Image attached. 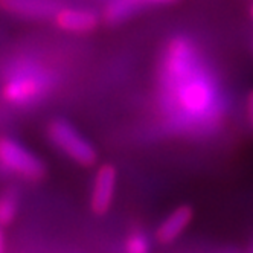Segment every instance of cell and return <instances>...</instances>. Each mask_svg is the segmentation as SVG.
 Instances as JSON below:
<instances>
[{"mask_svg": "<svg viewBox=\"0 0 253 253\" xmlns=\"http://www.w3.org/2000/svg\"><path fill=\"white\" fill-rule=\"evenodd\" d=\"M49 139L67 157L75 160L81 167H93L96 164V151L90 143L63 119L52 121L47 128Z\"/></svg>", "mask_w": 253, "mask_h": 253, "instance_id": "obj_1", "label": "cell"}, {"mask_svg": "<svg viewBox=\"0 0 253 253\" xmlns=\"http://www.w3.org/2000/svg\"><path fill=\"white\" fill-rule=\"evenodd\" d=\"M0 160L5 168L28 180H40L46 174V167L37 156L6 136L0 140Z\"/></svg>", "mask_w": 253, "mask_h": 253, "instance_id": "obj_2", "label": "cell"}, {"mask_svg": "<svg viewBox=\"0 0 253 253\" xmlns=\"http://www.w3.org/2000/svg\"><path fill=\"white\" fill-rule=\"evenodd\" d=\"M116 168L110 164H104L98 169L93 182L92 198H90V208L95 215H104L110 211L116 189Z\"/></svg>", "mask_w": 253, "mask_h": 253, "instance_id": "obj_3", "label": "cell"}, {"mask_svg": "<svg viewBox=\"0 0 253 253\" xmlns=\"http://www.w3.org/2000/svg\"><path fill=\"white\" fill-rule=\"evenodd\" d=\"M0 3L5 11L29 19H44L60 11L55 0H0Z\"/></svg>", "mask_w": 253, "mask_h": 253, "instance_id": "obj_4", "label": "cell"}, {"mask_svg": "<svg viewBox=\"0 0 253 253\" xmlns=\"http://www.w3.org/2000/svg\"><path fill=\"white\" fill-rule=\"evenodd\" d=\"M192 216H194V211L188 205L178 206L177 209H174L167 216V220H164V223L159 226V229L156 232L157 241L162 244L172 243L178 235L188 227V224L192 220Z\"/></svg>", "mask_w": 253, "mask_h": 253, "instance_id": "obj_5", "label": "cell"}, {"mask_svg": "<svg viewBox=\"0 0 253 253\" xmlns=\"http://www.w3.org/2000/svg\"><path fill=\"white\" fill-rule=\"evenodd\" d=\"M98 15L85 9H60L55 14V23L63 31L90 32L98 26Z\"/></svg>", "mask_w": 253, "mask_h": 253, "instance_id": "obj_6", "label": "cell"}, {"mask_svg": "<svg viewBox=\"0 0 253 253\" xmlns=\"http://www.w3.org/2000/svg\"><path fill=\"white\" fill-rule=\"evenodd\" d=\"M39 90V85L32 83L31 80L25 81H12L8 85H5L3 96L9 102H19L23 99H28L35 95V92Z\"/></svg>", "mask_w": 253, "mask_h": 253, "instance_id": "obj_7", "label": "cell"}, {"mask_svg": "<svg viewBox=\"0 0 253 253\" xmlns=\"http://www.w3.org/2000/svg\"><path fill=\"white\" fill-rule=\"evenodd\" d=\"M134 3L136 0H113L104 12L107 23H118L128 17L134 9Z\"/></svg>", "mask_w": 253, "mask_h": 253, "instance_id": "obj_8", "label": "cell"}, {"mask_svg": "<svg viewBox=\"0 0 253 253\" xmlns=\"http://www.w3.org/2000/svg\"><path fill=\"white\" fill-rule=\"evenodd\" d=\"M17 211V202L12 194H5L0 202V223L3 227H6L9 223H12Z\"/></svg>", "mask_w": 253, "mask_h": 253, "instance_id": "obj_9", "label": "cell"}, {"mask_svg": "<svg viewBox=\"0 0 253 253\" xmlns=\"http://www.w3.org/2000/svg\"><path fill=\"white\" fill-rule=\"evenodd\" d=\"M125 253H148V241L140 233H134L125 243Z\"/></svg>", "mask_w": 253, "mask_h": 253, "instance_id": "obj_10", "label": "cell"}, {"mask_svg": "<svg viewBox=\"0 0 253 253\" xmlns=\"http://www.w3.org/2000/svg\"><path fill=\"white\" fill-rule=\"evenodd\" d=\"M246 113H247V124L253 130V88L249 92L246 99Z\"/></svg>", "mask_w": 253, "mask_h": 253, "instance_id": "obj_11", "label": "cell"}, {"mask_svg": "<svg viewBox=\"0 0 253 253\" xmlns=\"http://www.w3.org/2000/svg\"><path fill=\"white\" fill-rule=\"evenodd\" d=\"M147 2H153V3H174L177 0H147Z\"/></svg>", "mask_w": 253, "mask_h": 253, "instance_id": "obj_12", "label": "cell"}, {"mask_svg": "<svg viewBox=\"0 0 253 253\" xmlns=\"http://www.w3.org/2000/svg\"><path fill=\"white\" fill-rule=\"evenodd\" d=\"M252 15H253V6H252Z\"/></svg>", "mask_w": 253, "mask_h": 253, "instance_id": "obj_13", "label": "cell"}]
</instances>
